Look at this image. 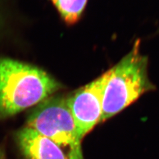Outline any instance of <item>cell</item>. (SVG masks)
<instances>
[{
    "label": "cell",
    "instance_id": "cell-1",
    "mask_svg": "<svg viewBox=\"0 0 159 159\" xmlns=\"http://www.w3.org/2000/svg\"><path fill=\"white\" fill-rule=\"evenodd\" d=\"M63 88L41 68L0 58V121L38 105Z\"/></svg>",
    "mask_w": 159,
    "mask_h": 159
},
{
    "label": "cell",
    "instance_id": "cell-2",
    "mask_svg": "<svg viewBox=\"0 0 159 159\" xmlns=\"http://www.w3.org/2000/svg\"><path fill=\"white\" fill-rule=\"evenodd\" d=\"M148 58L140 52V40L116 65L109 70L104 89L101 122L113 117L149 91L155 89L148 74Z\"/></svg>",
    "mask_w": 159,
    "mask_h": 159
},
{
    "label": "cell",
    "instance_id": "cell-3",
    "mask_svg": "<svg viewBox=\"0 0 159 159\" xmlns=\"http://www.w3.org/2000/svg\"><path fill=\"white\" fill-rule=\"evenodd\" d=\"M68 96H52L29 114L26 127L51 139L68 159H84L81 141L68 105Z\"/></svg>",
    "mask_w": 159,
    "mask_h": 159
},
{
    "label": "cell",
    "instance_id": "cell-4",
    "mask_svg": "<svg viewBox=\"0 0 159 159\" xmlns=\"http://www.w3.org/2000/svg\"><path fill=\"white\" fill-rule=\"evenodd\" d=\"M109 76L108 70L68 96V105L81 139L101 122L104 89Z\"/></svg>",
    "mask_w": 159,
    "mask_h": 159
},
{
    "label": "cell",
    "instance_id": "cell-5",
    "mask_svg": "<svg viewBox=\"0 0 159 159\" xmlns=\"http://www.w3.org/2000/svg\"><path fill=\"white\" fill-rule=\"evenodd\" d=\"M19 148L26 159H68L51 139L25 126L16 133Z\"/></svg>",
    "mask_w": 159,
    "mask_h": 159
},
{
    "label": "cell",
    "instance_id": "cell-6",
    "mask_svg": "<svg viewBox=\"0 0 159 159\" xmlns=\"http://www.w3.org/2000/svg\"><path fill=\"white\" fill-rule=\"evenodd\" d=\"M62 19L68 25L76 24L80 19L88 0H51Z\"/></svg>",
    "mask_w": 159,
    "mask_h": 159
},
{
    "label": "cell",
    "instance_id": "cell-7",
    "mask_svg": "<svg viewBox=\"0 0 159 159\" xmlns=\"http://www.w3.org/2000/svg\"><path fill=\"white\" fill-rule=\"evenodd\" d=\"M0 159H6V153L2 148H0Z\"/></svg>",
    "mask_w": 159,
    "mask_h": 159
}]
</instances>
